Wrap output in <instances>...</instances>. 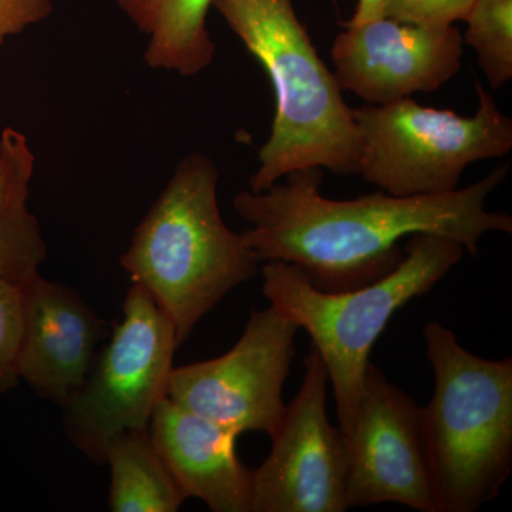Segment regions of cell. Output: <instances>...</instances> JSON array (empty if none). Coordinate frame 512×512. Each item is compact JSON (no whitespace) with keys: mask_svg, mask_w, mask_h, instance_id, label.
I'll return each instance as SVG.
<instances>
[{"mask_svg":"<svg viewBox=\"0 0 512 512\" xmlns=\"http://www.w3.org/2000/svg\"><path fill=\"white\" fill-rule=\"evenodd\" d=\"M148 431L187 500L197 498L214 512H252V470L239 460L234 430L165 397Z\"/></svg>","mask_w":512,"mask_h":512,"instance_id":"4fadbf2b","label":"cell"},{"mask_svg":"<svg viewBox=\"0 0 512 512\" xmlns=\"http://www.w3.org/2000/svg\"><path fill=\"white\" fill-rule=\"evenodd\" d=\"M218 180L210 157L185 156L121 256L133 284L173 322L180 346L229 292L261 272L254 249L222 218Z\"/></svg>","mask_w":512,"mask_h":512,"instance_id":"3957f363","label":"cell"},{"mask_svg":"<svg viewBox=\"0 0 512 512\" xmlns=\"http://www.w3.org/2000/svg\"><path fill=\"white\" fill-rule=\"evenodd\" d=\"M389 0H359L352 19L343 23L345 28L365 25L373 20L382 19L386 15V8Z\"/></svg>","mask_w":512,"mask_h":512,"instance_id":"44dd1931","label":"cell"},{"mask_svg":"<svg viewBox=\"0 0 512 512\" xmlns=\"http://www.w3.org/2000/svg\"><path fill=\"white\" fill-rule=\"evenodd\" d=\"M214 0H117L131 22L147 36L144 59L153 69L181 76L204 72L214 60L207 29Z\"/></svg>","mask_w":512,"mask_h":512,"instance_id":"9a60e30c","label":"cell"},{"mask_svg":"<svg viewBox=\"0 0 512 512\" xmlns=\"http://www.w3.org/2000/svg\"><path fill=\"white\" fill-rule=\"evenodd\" d=\"M498 165L477 183L440 195L394 197L387 192L355 200L320 194L322 168L286 175V184L244 190L232 204L251 227L241 232L259 261L296 266L323 291H350L383 278L404 256L400 241L414 234L439 235L477 255L488 232L512 234V217L485 207L507 178Z\"/></svg>","mask_w":512,"mask_h":512,"instance_id":"6da1fadb","label":"cell"},{"mask_svg":"<svg viewBox=\"0 0 512 512\" xmlns=\"http://www.w3.org/2000/svg\"><path fill=\"white\" fill-rule=\"evenodd\" d=\"M22 293L19 380L62 407L86 379L106 325L80 293L40 274L22 285Z\"/></svg>","mask_w":512,"mask_h":512,"instance_id":"7c38bea8","label":"cell"},{"mask_svg":"<svg viewBox=\"0 0 512 512\" xmlns=\"http://www.w3.org/2000/svg\"><path fill=\"white\" fill-rule=\"evenodd\" d=\"M434 373L424 409L439 512H476L512 470V359L468 352L456 333L430 320L423 330Z\"/></svg>","mask_w":512,"mask_h":512,"instance_id":"5b68a950","label":"cell"},{"mask_svg":"<svg viewBox=\"0 0 512 512\" xmlns=\"http://www.w3.org/2000/svg\"><path fill=\"white\" fill-rule=\"evenodd\" d=\"M463 40L494 90L512 77V0H473Z\"/></svg>","mask_w":512,"mask_h":512,"instance_id":"e0dca14e","label":"cell"},{"mask_svg":"<svg viewBox=\"0 0 512 512\" xmlns=\"http://www.w3.org/2000/svg\"><path fill=\"white\" fill-rule=\"evenodd\" d=\"M303 365L301 389L286 404L271 453L252 471V512L348 511L349 437L330 423L328 370L312 345Z\"/></svg>","mask_w":512,"mask_h":512,"instance_id":"9c48e42d","label":"cell"},{"mask_svg":"<svg viewBox=\"0 0 512 512\" xmlns=\"http://www.w3.org/2000/svg\"><path fill=\"white\" fill-rule=\"evenodd\" d=\"M471 5L473 0H389L384 18L423 28H446L466 20Z\"/></svg>","mask_w":512,"mask_h":512,"instance_id":"d6986e66","label":"cell"},{"mask_svg":"<svg viewBox=\"0 0 512 512\" xmlns=\"http://www.w3.org/2000/svg\"><path fill=\"white\" fill-rule=\"evenodd\" d=\"M464 40L453 25L423 28L389 18L346 28L332 62L340 89L373 106L439 90L463 66Z\"/></svg>","mask_w":512,"mask_h":512,"instance_id":"8fae6325","label":"cell"},{"mask_svg":"<svg viewBox=\"0 0 512 512\" xmlns=\"http://www.w3.org/2000/svg\"><path fill=\"white\" fill-rule=\"evenodd\" d=\"M212 6L262 64L274 87L271 136L259 150L249 190L265 191L305 168L357 175L360 140L352 109L292 0H214Z\"/></svg>","mask_w":512,"mask_h":512,"instance_id":"7a4b0ae2","label":"cell"},{"mask_svg":"<svg viewBox=\"0 0 512 512\" xmlns=\"http://www.w3.org/2000/svg\"><path fill=\"white\" fill-rule=\"evenodd\" d=\"M106 340L82 386L62 406L67 440L94 464H104L107 443L117 434L147 429L167 397L180 348L173 322L137 284Z\"/></svg>","mask_w":512,"mask_h":512,"instance_id":"52a82bcc","label":"cell"},{"mask_svg":"<svg viewBox=\"0 0 512 512\" xmlns=\"http://www.w3.org/2000/svg\"><path fill=\"white\" fill-rule=\"evenodd\" d=\"M478 110L464 117L412 97L352 109L360 140L357 175L394 197L440 195L460 188L468 165L507 156L512 120L474 83Z\"/></svg>","mask_w":512,"mask_h":512,"instance_id":"8992f818","label":"cell"},{"mask_svg":"<svg viewBox=\"0 0 512 512\" xmlns=\"http://www.w3.org/2000/svg\"><path fill=\"white\" fill-rule=\"evenodd\" d=\"M52 0H0V45L52 13Z\"/></svg>","mask_w":512,"mask_h":512,"instance_id":"ffe728a7","label":"cell"},{"mask_svg":"<svg viewBox=\"0 0 512 512\" xmlns=\"http://www.w3.org/2000/svg\"><path fill=\"white\" fill-rule=\"evenodd\" d=\"M298 330L274 306L255 309L225 355L173 367L168 399L237 434L259 431L271 437L285 413L282 392Z\"/></svg>","mask_w":512,"mask_h":512,"instance_id":"ba28073f","label":"cell"},{"mask_svg":"<svg viewBox=\"0 0 512 512\" xmlns=\"http://www.w3.org/2000/svg\"><path fill=\"white\" fill-rule=\"evenodd\" d=\"M400 264L372 284L323 291L301 269L282 261L261 266L271 306L306 330L332 383L339 427L349 436L370 352L394 313L426 295L463 259V245L439 235L414 234Z\"/></svg>","mask_w":512,"mask_h":512,"instance_id":"277c9868","label":"cell"},{"mask_svg":"<svg viewBox=\"0 0 512 512\" xmlns=\"http://www.w3.org/2000/svg\"><path fill=\"white\" fill-rule=\"evenodd\" d=\"M35 156L25 134H0V278L23 285L39 275L47 249L36 215L29 210Z\"/></svg>","mask_w":512,"mask_h":512,"instance_id":"5bb4252c","label":"cell"},{"mask_svg":"<svg viewBox=\"0 0 512 512\" xmlns=\"http://www.w3.org/2000/svg\"><path fill=\"white\" fill-rule=\"evenodd\" d=\"M23 333L22 285L0 278V393L15 389Z\"/></svg>","mask_w":512,"mask_h":512,"instance_id":"ac0fdd59","label":"cell"},{"mask_svg":"<svg viewBox=\"0 0 512 512\" xmlns=\"http://www.w3.org/2000/svg\"><path fill=\"white\" fill-rule=\"evenodd\" d=\"M348 437V510L393 503L439 512L424 409L372 362Z\"/></svg>","mask_w":512,"mask_h":512,"instance_id":"30bf717a","label":"cell"},{"mask_svg":"<svg viewBox=\"0 0 512 512\" xmlns=\"http://www.w3.org/2000/svg\"><path fill=\"white\" fill-rule=\"evenodd\" d=\"M104 464L113 512H177L187 500L147 429L127 430L107 443Z\"/></svg>","mask_w":512,"mask_h":512,"instance_id":"2e32d148","label":"cell"}]
</instances>
